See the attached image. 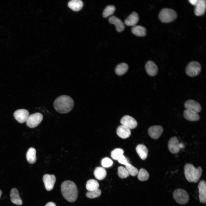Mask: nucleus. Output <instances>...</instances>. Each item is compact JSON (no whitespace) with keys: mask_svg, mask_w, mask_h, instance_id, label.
I'll return each instance as SVG.
<instances>
[{"mask_svg":"<svg viewBox=\"0 0 206 206\" xmlns=\"http://www.w3.org/2000/svg\"><path fill=\"white\" fill-rule=\"evenodd\" d=\"M198 188L199 192V198L200 202L205 203L206 202V185L205 181L202 180L200 181Z\"/></svg>","mask_w":206,"mask_h":206,"instance_id":"4468645a","label":"nucleus"},{"mask_svg":"<svg viewBox=\"0 0 206 206\" xmlns=\"http://www.w3.org/2000/svg\"><path fill=\"white\" fill-rule=\"evenodd\" d=\"M116 9L115 7L113 5H108L104 9L102 15L104 18H106L112 15Z\"/></svg>","mask_w":206,"mask_h":206,"instance_id":"c85d7f7f","label":"nucleus"},{"mask_svg":"<svg viewBox=\"0 0 206 206\" xmlns=\"http://www.w3.org/2000/svg\"><path fill=\"white\" fill-rule=\"evenodd\" d=\"M43 119V116L40 113L36 112L29 115L26 122V125L30 128L37 127Z\"/></svg>","mask_w":206,"mask_h":206,"instance_id":"0eeeda50","label":"nucleus"},{"mask_svg":"<svg viewBox=\"0 0 206 206\" xmlns=\"http://www.w3.org/2000/svg\"><path fill=\"white\" fill-rule=\"evenodd\" d=\"M201 70V66L198 62L193 61L189 62L187 66L185 72L186 74L191 77L197 76Z\"/></svg>","mask_w":206,"mask_h":206,"instance_id":"423d86ee","label":"nucleus"},{"mask_svg":"<svg viewBox=\"0 0 206 206\" xmlns=\"http://www.w3.org/2000/svg\"><path fill=\"white\" fill-rule=\"evenodd\" d=\"M120 122L122 125L126 126L130 129L135 128L137 125V123L135 119L129 115L123 116L121 119Z\"/></svg>","mask_w":206,"mask_h":206,"instance_id":"9d476101","label":"nucleus"},{"mask_svg":"<svg viewBox=\"0 0 206 206\" xmlns=\"http://www.w3.org/2000/svg\"><path fill=\"white\" fill-rule=\"evenodd\" d=\"M118 176L122 179L126 178L129 175L126 168L122 166H120L118 167Z\"/></svg>","mask_w":206,"mask_h":206,"instance_id":"473e14b6","label":"nucleus"},{"mask_svg":"<svg viewBox=\"0 0 206 206\" xmlns=\"http://www.w3.org/2000/svg\"><path fill=\"white\" fill-rule=\"evenodd\" d=\"M137 174L138 179L142 181H146L149 177V173L145 169L143 168H141L138 171Z\"/></svg>","mask_w":206,"mask_h":206,"instance_id":"c756f323","label":"nucleus"},{"mask_svg":"<svg viewBox=\"0 0 206 206\" xmlns=\"http://www.w3.org/2000/svg\"><path fill=\"white\" fill-rule=\"evenodd\" d=\"M163 130V127L161 126L155 125L150 127L148 129V132L151 138L156 139L161 136Z\"/></svg>","mask_w":206,"mask_h":206,"instance_id":"9b49d317","label":"nucleus"},{"mask_svg":"<svg viewBox=\"0 0 206 206\" xmlns=\"http://www.w3.org/2000/svg\"><path fill=\"white\" fill-rule=\"evenodd\" d=\"M131 31L133 34L138 36H144L146 34V28L140 25H135L133 26L131 29Z\"/></svg>","mask_w":206,"mask_h":206,"instance_id":"5701e85b","label":"nucleus"},{"mask_svg":"<svg viewBox=\"0 0 206 206\" xmlns=\"http://www.w3.org/2000/svg\"><path fill=\"white\" fill-rule=\"evenodd\" d=\"M10 196L11 202L18 205L22 204V201L20 197L18 190L15 188H12L10 191Z\"/></svg>","mask_w":206,"mask_h":206,"instance_id":"a211bd4d","label":"nucleus"},{"mask_svg":"<svg viewBox=\"0 0 206 206\" xmlns=\"http://www.w3.org/2000/svg\"><path fill=\"white\" fill-rule=\"evenodd\" d=\"M184 168L185 175L188 181L193 183L198 181L202 174V170L201 167L196 168L193 165L187 163Z\"/></svg>","mask_w":206,"mask_h":206,"instance_id":"7ed1b4c3","label":"nucleus"},{"mask_svg":"<svg viewBox=\"0 0 206 206\" xmlns=\"http://www.w3.org/2000/svg\"><path fill=\"white\" fill-rule=\"evenodd\" d=\"M61 191L64 198L69 202H74L77 199V187L75 183L72 181L67 180L63 182L61 185Z\"/></svg>","mask_w":206,"mask_h":206,"instance_id":"f257e3e1","label":"nucleus"},{"mask_svg":"<svg viewBox=\"0 0 206 206\" xmlns=\"http://www.w3.org/2000/svg\"><path fill=\"white\" fill-rule=\"evenodd\" d=\"M183 116L186 119L192 121H198L200 118L199 115L197 112L186 109L184 111Z\"/></svg>","mask_w":206,"mask_h":206,"instance_id":"aec40b11","label":"nucleus"},{"mask_svg":"<svg viewBox=\"0 0 206 206\" xmlns=\"http://www.w3.org/2000/svg\"><path fill=\"white\" fill-rule=\"evenodd\" d=\"M101 193V190L98 189L92 191H88L86 193V195L88 197L93 199L99 197Z\"/></svg>","mask_w":206,"mask_h":206,"instance_id":"2f4dec72","label":"nucleus"},{"mask_svg":"<svg viewBox=\"0 0 206 206\" xmlns=\"http://www.w3.org/2000/svg\"><path fill=\"white\" fill-rule=\"evenodd\" d=\"M99 185L98 182L94 179L88 180L86 184V189L89 191L96 190L98 189Z\"/></svg>","mask_w":206,"mask_h":206,"instance_id":"bb28decb","label":"nucleus"},{"mask_svg":"<svg viewBox=\"0 0 206 206\" xmlns=\"http://www.w3.org/2000/svg\"><path fill=\"white\" fill-rule=\"evenodd\" d=\"M68 7L75 11L80 10L83 6V3L80 0H72L69 2L68 4Z\"/></svg>","mask_w":206,"mask_h":206,"instance_id":"a878e982","label":"nucleus"},{"mask_svg":"<svg viewBox=\"0 0 206 206\" xmlns=\"http://www.w3.org/2000/svg\"><path fill=\"white\" fill-rule=\"evenodd\" d=\"M145 70L147 74L150 76H154L157 74L158 68L156 64L152 61H148L145 65Z\"/></svg>","mask_w":206,"mask_h":206,"instance_id":"dca6fc26","label":"nucleus"},{"mask_svg":"<svg viewBox=\"0 0 206 206\" xmlns=\"http://www.w3.org/2000/svg\"><path fill=\"white\" fill-rule=\"evenodd\" d=\"M43 181L46 190L50 191L54 188L56 177L54 175L45 174L43 176Z\"/></svg>","mask_w":206,"mask_h":206,"instance_id":"1a4fd4ad","label":"nucleus"},{"mask_svg":"<svg viewBox=\"0 0 206 206\" xmlns=\"http://www.w3.org/2000/svg\"><path fill=\"white\" fill-rule=\"evenodd\" d=\"M116 133L118 136L123 139L128 138L131 134L130 129L122 125L118 127Z\"/></svg>","mask_w":206,"mask_h":206,"instance_id":"6ab92c4d","label":"nucleus"},{"mask_svg":"<svg viewBox=\"0 0 206 206\" xmlns=\"http://www.w3.org/2000/svg\"><path fill=\"white\" fill-rule=\"evenodd\" d=\"M45 206H56V205L54 202H50L47 203Z\"/></svg>","mask_w":206,"mask_h":206,"instance_id":"e433bc0d","label":"nucleus"},{"mask_svg":"<svg viewBox=\"0 0 206 206\" xmlns=\"http://www.w3.org/2000/svg\"><path fill=\"white\" fill-rule=\"evenodd\" d=\"M2 192L0 190V198L1 197L2 195Z\"/></svg>","mask_w":206,"mask_h":206,"instance_id":"58836bf2","label":"nucleus"},{"mask_svg":"<svg viewBox=\"0 0 206 206\" xmlns=\"http://www.w3.org/2000/svg\"><path fill=\"white\" fill-rule=\"evenodd\" d=\"M101 163L103 167L108 168L112 165L113 162L112 160L109 158L105 157L102 160Z\"/></svg>","mask_w":206,"mask_h":206,"instance_id":"f704fd0d","label":"nucleus"},{"mask_svg":"<svg viewBox=\"0 0 206 206\" xmlns=\"http://www.w3.org/2000/svg\"><path fill=\"white\" fill-rule=\"evenodd\" d=\"M125 168L129 175L132 176L136 175L138 173V171L137 168L131 164L128 166H125Z\"/></svg>","mask_w":206,"mask_h":206,"instance_id":"72a5a7b5","label":"nucleus"},{"mask_svg":"<svg viewBox=\"0 0 206 206\" xmlns=\"http://www.w3.org/2000/svg\"><path fill=\"white\" fill-rule=\"evenodd\" d=\"M118 162L125 166H129L130 164L129 163L124 155H122L118 160Z\"/></svg>","mask_w":206,"mask_h":206,"instance_id":"c9c22d12","label":"nucleus"},{"mask_svg":"<svg viewBox=\"0 0 206 206\" xmlns=\"http://www.w3.org/2000/svg\"><path fill=\"white\" fill-rule=\"evenodd\" d=\"M29 116V111L25 109L17 110L14 113L15 119L21 123L26 122Z\"/></svg>","mask_w":206,"mask_h":206,"instance_id":"6e6552de","label":"nucleus"},{"mask_svg":"<svg viewBox=\"0 0 206 206\" xmlns=\"http://www.w3.org/2000/svg\"><path fill=\"white\" fill-rule=\"evenodd\" d=\"M206 9V1L205 0H198L195 5L194 13L197 16L203 15Z\"/></svg>","mask_w":206,"mask_h":206,"instance_id":"f3484780","label":"nucleus"},{"mask_svg":"<svg viewBox=\"0 0 206 206\" xmlns=\"http://www.w3.org/2000/svg\"><path fill=\"white\" fill-rule=\"evenodd\" d=\"M177 16V13L175 10L171 9L165 8L161 11L159 17L161 21L166 23L175 20Z\"/></svg>","mask_w":206,"mask_h":206,"instance_id":"20e7f679","label":"nucleus"},{"mask_svg":"<svg viewBox=\"0 0 206 206\" xmlns=\"http://www.w3.org/2000/svg\"><path fill=\"white\" fill-rule=\"evenodd\" d=\"M198 0H189V1L192 5H195L197 3Z\"/></svg>","mask_w":206,"mask_h":206,"instance_id":"4c0bfd02","label":"nucleus"},{"mask_svg":"<svg viewBox=\"0 0 206 206\" xmlns=\"http://www.w3.org/2000/svg\"><path fill=\"white\" fill-rule=\"evenodd\" d=\"M173 197L176 201L181 205L185 204L189 200V196L187 192L184 189H178L173 193Z\"/></svg>","mask_w":206,"mask_h":206,"instance_id":"39448f33","label":"nucleus"},{"mask_svg":"<svg viewBox=\"0 0 206 206\" xmlns=\"http://www.w3.org/2000/svg\"><path fill=\"white\" fill-rule=\"evenodd\" d=\"M74 101L70 96L62 95L58 97L54 101V109L58 112L66 113L70 112L74 106Z\"/></svg>","mask_w":206,"mask_h":206,"instance_id":"f03ea898","label":"nucleus"},{"mask_svg":"<svg viewBox=\"0 0 206 206\" xmlns=\"http://www.w3.org/2000/svg\"><path fill=\"white\" fill-rule=\"evenodd\" d=\"M178 140L176 136L171 137L169 140L168 143V148L170 152L173 154L178 153L180 148Z\"/></svg>","mask_w":206,"mask_h":206,"instance_id":"f8f14e48","label":"nucleus"},{"mask_svg":"<svg viewBox=\"0 0 206 206\" xmlns=\"http://www.w3.org/2000/svg\"><path fill=\"white\" fill-rule=\"evenodd\" d=\"M139 19L138 14L135 12L132 13L124 20V23L127 26H134L137 23Z\"/></svg>","mask_w":206,"mask_h":206,"instance_id":"412c9836","label":"nucleus"},{"mask_svg":"<svg viewBox=\"0 0 206 206\" xmlns=\"http://www.w3.org/2000/svg\"><path fill=\"white\" fill-rule=\"evenodd\" d=\"M123 150L121 148H116L113 150L111 153V156L114 159L118 160L123 155Z\"/></svg>","mask_w":206,"mask_h":206,"instance_id":"7c9ffc66","label":"nucleus"},{"mask_svg":"<svg viewBox=\"0 0 206 206\" xmlns=\"http://www.w3.org/2000/svg\"><path fill=\"white\" fill-rule=\"evenodd\" d=\"M136 150L142 159L144 160L146 159L148 156V150L145 145L142 144H138L136 147Z\"/></svg>","mask_w":206,"mask_h":206,"instance_id":"4be33fe9","label":"nucleus"},{"mask_svg":"<svg viewBox=\"0 0 206 206\" xmlns=\"http://www.w3.org/2000/svg\"><path fill=\"white\" fill-rule=\"evenodd\" d=\"M94 175L97 179L102 180L106 177V172L104 167H97L94 170Z\"/></svg>","mask_w":206,"mask_h":206,"instance_id":"393cba45","label":"nucleus"},{"mask_svg":"<svg viewBox=\"0 0 206 206\" xmlns=\"http://www.w3.org/2000/svg\"><path fill=\"white\" fill-rule=\"evenodd\" d=\"M108 21L110 23L114 25L117 31L121 32L124 30L125 26L124 23L115 16H110L108 19Z\"/></svg>","mask_w":206,"mask_h":206,"instance_id":"2eb2a0df","label":"nucleus"},{"mask_svg":"<svg viewBox=\"0 0 206 206\" xmlns=\"http://www.w3.org/2000/svg\"><path fill=\"white\" fill-rule=\"evenodd\" d=\"M128 69V66L126 64L121 63L116 66L115 70V72L118 75H122L127 72Z\"/></svg>","mask_w":206,"mask_h":206,"instance_id":"cd10ccee","label":"nucleus"},{"mask_svg":"<svg viewBox=\"0 0 206 206\" xmlns=\"http://www.w3.org/2000/svg\"><path fill=\"white\" fill-rule=\"evenodd\" d=\"M36 150L34 148L31 147L28 150L26 157L27 161L30 164L35 163L36 161Z\"/></svg>","mask_w":206,"mask_h":206,"instance_id":"b1692460","label":"nucleus"},{"mask_svg":"<svg viewBox=\"0 0 206 206\" xmlns=\"http://www.w3.org/2000/svg\"><path fill=\"white\" fill-rule=\"evenodd\" d=\"M184 107L186 109L192 110L199 113L201 110L200 104L196 101L193 100H187L184 103Z\"/></svg>","mask_w":206,"mask_h":206,"instance_id":"ddd939ff","label":"nucleus"}]
</instances>
